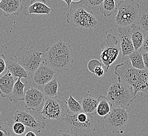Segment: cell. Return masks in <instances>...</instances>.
<instances>
[{"label": "cell", "mask_w": 148, "mask_h": 136, "mask_svg": "<svg viewBox=\"0 0 148 136\" xmlns=\"http://www.w3.org/2000/svg\"><path fill=\"white\" fill-rule=\"evenodd\" d=\"M114 73L120 83L131 87L136 97L138 93L143 96H148V69L138 70L134 68L130 60L117 65L114 69Z\"/></svg>", "instance_id": "obj_1"}, {"label": "cell", "mask_w": 148, "mask_h": 136, "mask_svg": "<svg viewBox=\"0 0 148 136\" xmlns=\"http://www.w3.org/2000/svg\"><path fill=\"white\" fill-rule=\"evenodd\" d=\"M74 62V51L67 43L59 40L46 49L43 63L55 72L68 70Z\"/></svg>", "instance_id": "obj_2"}, {"label": "cell", "mask_w": 148, "mask_h": 136, "mask_svg": "<svg viewBox=\"0 0 148 136\" xmlns=\"http://www.w3.org/2000/svg\"><path fill=\"white\" fill-rule=\"evenodd\" d=\"M63 120L74 136H87L89 133L96 131L100 124L99 119L83 112L77 114L66 112Z\"/></svg>", "instance_id": "obj_3"}, {"label": "cell", "mask_w": 148, "mask_h": 136, "mask_svg": "<svg viewBox=\"0 0 148 136\" xmlns=\"http://www.w3.org/2000/svg\"><path fill=\"white\" fill-rule=\"evenodd\" d=\"M69 11L66 15V23L69 25L85 29H93L98 26V22L94 13L86 11L81 1H73Z\"/></svg>", "instance_id": "obj_4"}, {"label": "cell", "mask_w": 148, "mask_h": 136, "mask_svg": "<svg viewBox=\"0 0 148 136\" xmlns=\"http://www.w3.org/2000/svg\"><path fill=\"white\" fill-rule=\"evenodd\" d=\"M106 97L112 107L125 108L131 104L136 97L131 87L118 82L110 85Z\"/></svg>", "instance_id": "obj_5"}, {"label": "cell", "mask_w": 148, "mask_h": 136, "mask_svg": "<svg viewBox=\"0 0 148 136\" xmlns=\"http://www.w3.org/2000/svg\"><path fill=\"white\" fill-rule=\"evenodd\" d=\"M44 54L34 47H23L15 52V59L29 74L30 78L44 62Z\"/></svg>", "instance_id": "obj_6"}, {"label": "cell", "mask_w": 148, "mask_h": 136, "mask_svg": "<svg viewBox=\"0 0 148 136\" xmlns=\"http://www.w3.org/2000/svg\"><path fill=\"white\" fill-rule=\"evenodd\" d=\"M139 4L133 0H123L117 5L115 22L119 27H128L137 23L139 17Z\"/></svg>", "instance_id": "obj_7"}, {"label": "cell", "mask_w": 148, "mask_h": 136, "mask_svg": "<svg viewBox=\"0 0 148 136\" xmlns=\"http://www.w3.org/2000/svg\"><path fill=\"white\" fill-rule=\"evenodd\" d=\"M118 42L116 36L108 34L105 40L100 45L101 51L99 57L105 72L108 71L111 65L119 56L121 48L118 46Z\"/></svg>", "instance_id": "obj_8"}, {"label": "cell", "mask_w": 148, "mask_h": 136, "mask_svg": "<svg viewBox=\"0 0 148 136\" xmlns=\"http://www.w3.org/2000/svg\"><path fill=\"white\" fill-rule=\"evenodd\" d=\"M104 119L107 131L113 133H123L129 119V115L125 108L112 107Z\"/></svg>", "instance_id": "obj_9"}, {"label": "cell", "mask_w": 148, "mask_h": 136, "mask_svg": "<svg viewBox=\"0 0 148 136\" xmlns=\"http://www.w3.org/2000/svg\"><path fill=\"white\" fill-rule=\"evenodd\" d=\"M66 112L65 102L58 97H47L40 115L44 119L60 120L65 116Z\"/></svg>", "instance_id": "obj_10"}, {"label": "cell", "mask_w": 148, "mask_h": 136, "mask_svg": "<svg viewBox=\"0 0 148 136\" xmlns=\"http://www.w3.org/2000/svg\"><path fill=\"white\" fill-rule=\"evenodd\" d=\"M46 97L43 92L37 88H29L25 93V107L27 110L39 112L42 109Z\"/></svg>", "instance_id": "obj_11"}, {"label": "cell", "mask_w": 148, "mask_h": 136, "mask_svg": "<svg viewBox=\"0 0 148 136\" xmlns=\"http://www.w3.org/2000/svg\"><path fill=\"white\" fill-rule=\"evenodd\" d=\"M12 119L15 122H21L25 127L39 133L45 128L46 125L45 122L38 120L33 114L21 109L15 111L12 116Z\"/></svg>", "instance_id": "obj_12"}, {"label": "cell", "mask_w": 148, "mask_h": 136, "mask_svg": "<svg viewBox=\"0 0 148 136\" xmlns=\"http://www.w3.org/2000/svg\"><path fill=\"white\" fill-rule=\"evenodd\" d=\"M56 72L42 63L31 77L33 82L35 85L43 86L50 82L55 78Z\"/></svg>", "instance_id": "obj_13"}, {"label": "cell", "mask_w": 148, "mask_h": 136, "mask_svg": "<svg viewBox=\"0 0 148 136\" xmlns=\"http://www.w3.org/2000/svg\"><path fill=\"white\" fill-rule=\"evenodd\" d=\"M117 33L120 40V48L123 57L130 56L135 51L131 40L130 26L118 27Z\"/></svg>", "instance_id": "obj_14"}, {"label": "cell", "mask_w": 148, "mask_h": 136, "mask_svg": "<svg viewBox=\"0 0 148 136\" xmlns=\"http://www.w3.org/2000/svg\"><path fill=\"white\" fill-rule=\"evenodd\" d=\"M54 9L46 5V1H31L30 5L26 8L24 14L29 16L32 14H44L49 16L54 12Z\"/></svg>", "instance_id": "obj_15"}, {"label": "cell", "mask_w": 148, "mask_h": 136, "mask_svg": "<svg viewBox=\"0 0 148 136\" xmlns=\"http://www.w3.org/2000/svg\"><path fill=\"white\" fill-rule=\"evenodd\" d=\"M23 8L22 1L21 0H2L0 3V9L5 16L18 15Z\"/></svg>", "instance_id": "obj_16"}, {"label": "cell", "mask_w": 148, "mask_h": 136, "mask_svg": "<svg viewBox=\"0 0 148 136\" xmlns=\"http://www.w3.org/2000/svg\"><path fill=\"white\" fill-rule=\"evenodd\" d=\"M12 74L7 71L4 75L0 78V94L4 98H10L16 82Z\"/></svg>", "instance_id": "obj_17"}, {"label": "cell", "mask_w": 148, "mask_h": 136, "mask_svg": "<svg viewBox=\"0 0 148 136\" xmlns=\"http://www.w3.org/2000/svg\"><path fill=\"white\" fill-rule=\"evenodd\" d=\"M6 69L14 77L15 79L25 78L27 79L30 77L27 71L17 63L15 59L10 57L6 60Z\"/></svg>", "instance_id": "obj_18"}, {"label": "cell", "mask_w": 148, "mask_h": 136, "mask_svg": "<svg viewBox=\"0 0 148 136\" xmlns=\"http://www.w3.org/2000/svg\"><path fill=\"white\" fill-rule=\"evenodd\" d=\"M131 40L135 51H137L142 47L145 33L137 23L130 26Z\"/></svg>", "instance_id": "obj_19"}, {"label": "cell", "mask_w": 148, "mask_h": 136, "mask_svg": "<svg viewBox=\"0 0 148 136\" xmlns=\"http://www.w3.org/2000/svg\"><path fill=\"white\" fill-rule=\"evenodd\" d=\"M60 86V82L57 78L55 77L50 82L43 86H39L38 88L43 92L46 97H57L58 89Z\"/></svg>", "instance_id": "obj_20"}, {"label": "cell", "mask_w": 148, "mask_h": 136, "mask_svg": "<svg viewBox=\"0 0 148 136\" xmlns=\"http://www.w3.org/2000/svg\"><path fill=\"white\" fill-rule=\"evenodd\" d=\"M26 84L21 81V79L18 78L15 83L11 95L9 98L11 102H18L24 100V88Z\"/></svg>", "instance_id": "obj_21"}, {"label": "cell", "mask_w": 148, "mask_h": 136, "mask_svg": "<svg viewBox=\"0 0 148 136\" xmlns=\"http://www.w3.org/2000/svg\"><path fill=\"white\" fill-rule=\"evenodd\" d=\"M83 112L85 113L91 114L96 111L98 101L97 99H95L90 94L88 93L81 101Z\"/></svg>", "instance_id": "obj_22"}, {"label": "cell", "mask_w": 148, "mask_h": 136, "mask_svg": "<svg viewBox=\"0 0 148 136\" xmlns=\"http://www.w3.org/2000/svg\"><path fill=\"white\" fill-rule=\"evenodd\" d=\"M97 99L98 101L96 109L97 114L99 116L105 117L110 112L112 106L106 97L99 94Z\"/></svg>", "instance_id": "obj_23"}, {"label": "cell", "mask_w": 148, "mask_h": 136, "mask_svg": "<svg viewBox=\"0 0 148 136\" xmlns=\"http://www.w3.org/2000/svg\"><path fill=\"white\" fill-rule=\"evenodd\" d=\"M99 10L105 17H109L117 11V5L114 0H103Z\"/></svg>", "instance_id": "obj_24"}, {"label": "cell", "mask_w": 148, "mask_h": 136, "mask_svg": "<svg viewBox=\"0 0 148 136\" xmlns=\"http://www.w3.org/2000/svg\"><path fill=\"white\" fill-rule=\"evenodd\" d=\"M65 103L67 106V112L69 113L77 114L83 112V107L81 101H77L74 97L70 94L69 99L65 101Z\"/></svg>", "instance_id": "obj_25"}, {"label": "cell", "mask_w": 148, "mask_h": 136, "mask_svg": "<svg viewBox=\"0 0 148 136\" xmlns=\"http://www.w3.org/2000/svg\"><path fill=\"white\" fill-rule=\"evenodd\" d=\"M129 57L131 65L134 68L138 70H144L146 69L143 60L142 52L140 49L134 51Z\"/></svg>", "instance_id": "obj_26"}, {"label": "cell", "mask_w": 148, "mask_h": 136, "mask_svg": "<svg viewBox=\"0 0 148 136\" xmlns=\"http://www.w3.org/2000/svg\"><path fill=\"white\" fill-rule=\"evenodd\" d=\"M137 23L145 33L148 32V10L143 12L139 15Z\"/></svg>", "instance_id": "obj_27"}, {"label": "cell", "mask_w": 148, "mask_h": 136, "mask_svg": "<svg viewBox=\"0 0 148 136\" xmlns=\"http://www.w3.org/2000/svg\"><path fill=\"white\" fill-rule=\"evenodd\" d=\"M0 136H16L12 130V126L8 122H0Z\"/></svg>", "instance_id": "obj_28"}, {"label": "cell", "mask_w": 148, "mask_h": 136, "mask_svg": "<svg viewBox=\"0 0 148 136\" xmlns=\"http://www.w3.org/2000/svg\"><path fill=\"white\" fill-rule=\"evenodd\" d=\"M12 130L15 135H21L25 133L26 127L23 124L19 122H15L12 126Z\"/></svg>", "instance_id": "obj_29"}, {"label": "cell", "mask_w": 148, "mask_h": 136, "mask_svg": "<svg viewBox=\"0 0 148 136\" xmlns=\"http://www.w3.org/2000/svg\"><path fill=\"white\" fill-rule=\"evenodd\" d=\"M83 5L86 7L92 8L99 6L103 3V0H82Z\"/></svg>", "instance_id": "obj_30"}, {"label": "cell", "mask_w": 148, "mask_h": 136, "mask_svg": "<svg viewBox=\"0 0 148 136\" xmlns=\"http://www.w3.org/2000/svg\"><path fill=\"white\" fill-rule=\"evenodd\" d=\"M100 65H103L100 61L97 59H92L89 61L87 65V68L90 73L93 74L94 70L98 66Z\"/></svg>", "instance_id": "obj_31"}, {"label": "cell", "mask_w": 148, "mask_h": 136, "mask_svg": "<svg viewBox=\"0 0 148 136\" xmlns=\"http://www.w3.org/2000/svg\"><path fill=\"white\" fill-rule=\"evenodd\" d=\"M6 57L3 54H0V75L6 69Z\"/></svg>", "instance_id": "obj_32"}, {"label": "cell", "mask_w": 148, "mask_h": 136, "mask_svg": "<svg viewBox=\"0 0 148 136\" xmlns=\"http://www.w3.org/2000/svg\"><path fill=\"white\" fill-rule=\"evenodd\" d=\"M105 72V71L103 65H100V66H98L94 70L93 74L96 77L100 78L104 75Z\"/></svg>", "instance_id": "obj_33"}, {"label": "cell", "mask_w": 148, "mask_h": 136, "mask_svg": "<svg viewBox=\"0 0 148 136\" xmlns=\"http://www.w3.org/2000/svg\"><path fill=\"white\" fill-rule=\"evenodd\" d=\"M140 49L143 52H148V32L145 33L144 42H143L142 47Z\"/></svg>", "instance_id": "obj_34"}, {"label": "cell", "mask_w": 148, "mask_h": 136, "mask_svg": "<svg viewBox=\"0 0 148 136\" xmlns=\"http://www.w3.org/2000/svg\"><path fill=\"white\" fill-rule=\"evenodd\" d=\"M142 54H143V62H144L145 68L148 69V52H142Z\"/></svg>", "instance_id": "obj_35"}, {"label": "cell", "mask_w": 148, "mask_h": 136, "mask_svg": "<svg viewBox=\"0 0 148 136\" xmlns=\"http://www.w3.org/2000/svg\"><path fill=\"white\" fill-rule=\"evenodd\" d=\"M57 136H74L70 132L64 130H60Z\"/></svg>", "instance_id": "obj_36"}, {"label": "cell", "mask_w": 148, "mask_h": 136, "mask_svg": "<svg viewBox=\"0 0 148 136\" xmlns=\"http://www.w3.org/2000/svg\"><path fill=\"white\" fill-rule=\"evenodd\" d=\"M24 136H37V135L33 131H29L25 133Z\"/></svg>", "instance_id": "obj_37"}, {"label": "cell", "mask_w": 148, "mask_h": 136, "mask_svg": "<svg viewBox=\"0 0 148 136\" xmlns=\"http://www.w3.org/2000/svg\"><path fill=\"white\" fill-rule=\"evenodd\" d=\"M63 1L66 3V4H67V5L69 8H70L71 3H72L73 1H72V0H63Z\"/></svg>", "instance_id": "obj_38"}, {"label": "cell", "mask_w": 148, "mask_h": 136, "mask_svg": "<svg viewBox=\"0 0 148 136\" xmlns=\"http://www.w3.org/2000/svg\"><path fill=\"white\" fill-rule=\"evenodd\" d=\"M1 115V110H0V115Z\"/></svg>", "instance_id": "obj_39"}, {"label": "cell", "mask_w": 148, "mask_h": 136, "mask_svg": "<svg viewBox=\"0 0 148 136\" xmlns=\"http://www.w3.org/2000/svg\"><path fill=\"white\" fill-rule=\"evenodd\" d=\"M1 1H2V0H0V3H1Z\"/></svg>", "instance_id": "obj_40"}, {"label": "cell", "mask_w": 148, "mask_h": 136, "mask_svg": "<svg viewBox=\"0 0 148 136\" xmlns=\"http://www.w3.org/2000/svg\"></svg>", "instance_id": "obj_41"}]
</instances>
